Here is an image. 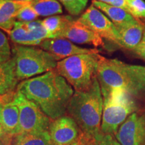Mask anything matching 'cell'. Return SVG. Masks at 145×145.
<instances>
[{
  "mask_svg": "<svg viewBox=\"0 0 145 145\" xmlns=\"http://www.w3.org/2000/svg\"><path fill=\"white\" fill-rule=\"evenodd\" d=\"M17 89L51 120L66 114L69 103L75 92L56 69L22 81L18 84Z\"/></svg>",
  "mask_w": 145,
  "mask_h": 145,
  "instance_id": "obj_1",
  "label": "cell"
},
{
  "mask_svg": "<svg viewBox=\"0 0 145 145\" xmlns=\"http://www.w3.org/2000/svg\"><path fill=\"white\" fill-rule=\"evenodd\" d=\"M104 99L97 76L88 89L75 91L67 107L72 118L86 137L97 138L101 134Z\"/></svg>",
  "mask_w": 145,
  "mask_h": 145,
  "instance_id": "obj_2",
  "label": "cell"
},
{
  "mask_svg": "<svg viewBox=\"0 0 145 145\" xmlns=\"http://www.w3.org/2000/svg\"><path fill=\"white\" fill-rule=\"evenodd\" d=\"M97 78L102 94L122 90L134 97L145 96V81L132 72L128 64L118 59H107L99 55Z\"/></svg>",
  "mask_w": 145,
  "mask_h": 145,
  "instance_id": "obj_3",
  "label": "cell"
},
{
  "mask_svg": "<svg viewBox=\"0 0 145 145\" xmlns=\"http://www.w3.org/2000/svg\"><path fill=\"white\" fill-rule=\"evenodd\" d=\"M99 52L81 54L58 61L56 71L75 91L88 89L97 76Z\"/></svg>",
  "mask_w": 145,
  "mask_h": 145,
  "instance_id": "obj_4",
  "label": "cell"
},
{
  "mask_svg": "<svg viewBox=\"0 0 145 145\" xmlns=\"http://www.w3.org/2000/svg\"><path fill=\"white\" fill-rule=\"evenodd\" d=\"M12 53L19 81L42 75L57 67L55 58L42 48L17 44L12 48Z\"/></svg>",
  "mask_w": 145,
  "mask_h": 145,
  "instance_id": "obj_5",
  "label": "cell"
},
{
  "mask_svg": "<svg viewBox=\"0 0 145 145\" xmlns=\"http://www.w3.org/2000/svg\"><path fill=\"white\" fill-rule=\"evenodd\" d=\"M104 99L101 132L115 135L130 115L138 110L135 97L122 90H113L102 94Z\"/></svg>",
  "mask_w": 145,
  "mask_h": 145,
  "instance_id": "obj_6",
  "label": "cell"
},
{
  "mask_svg": "<svg viewBox=\"0 0 145 145\" xmlns=\"http://www.w3.org/2000/svg\"><path fill=\"white\" fill-rule=\"evenodd\" d=\"M13 102L19 109L18 134L48 131L52 120L47 116L37 105L27 99L18 89L16 91Z\"/></svg>",
  "mask_w": 145,
  "mask_h": 145,
  "instance_id": "obj_7",
  "label": "cell"
},
{
  "mask_svg": "<svg viewBox=\"0 0 145 145\" xmlns=\"http://www.w3.org/2000/svg\"><path fill=\"white\" fill-rule=\"evenodd\" d=\"M48 133L53 145H81L87 137L75 121L68 115L52 120Z\"/></svg>",
  "mask_w": 145,
  "mask_h": 145,
  "instance_id": "obj_8",
  "label": "cell"
},
{
  "mask_svg": "<svg viewBox=\"0 0 145 145\" xmlns=\"http://www.w3.org/2000/svg\"><path fill=\"white\" fill-rule=\"evenodd\" d=\"M78 20L96 32L102 39L120 46V34L116 27L101 11L91 5L81 14Z\"/></svg>",
  "mask_w": 145,
  "mask_h": 145,
  "instance_id": "obj_9",
  "label": "cell"
},
{
  "mask_svg": "<svg viewBox=\"0 0 145 145\" xmlns=\"http://www.w3.org/2000/svg\"><path fill=\"white\" fill-rule=\"evenodd\" d=\"M114 136L121 145H145V109L130 115Z\"/></svg>",
  "mask_w": 145,
  "mask_h": 145,
  "instance_id": "obj_10",
  "label": "cell"
},
{
  "mask_svg": "<svg viewBox=\"0 0 145 145\" xmlns=\"http://www.w3.org/2000/svg\"><path fill=\"white\" fill-rule=\"evenodd\" d=\"M39 46L51 54L57 61L81 54L99 52L95 48H87L78 46L65 39H48L41 42Z\"/></svg>",
  "mask_w": 145,
  "mask_h": 145,
  "instance_id": "obj_11",
  "label": "cell"
},
{
  "mask_svg": "<svg viewBox=\"0 0 145 145\" xmlns=\"http://www.w3.org/2000/svg\"><path fill=\"white\" fill-rule=\"evenodd\" d=\"M59 39H65L79 44H91L95 47L104 45L103 39L79 20H72Z\"/></svg>",
  "mask_w": 145,
  "mask_h": 145,
  "instance_id": "obj_12",
  "label": "cell"
},
{
  "mask_svg": "<svg viewBox=\"0 0 145 145\" xmlns=\"http://www.w3.org/2000/svg\"><path fill=\"white\" fill-rule=\"evenodd\" d=\"M8 34L14 43L22 46H39L42 41L50 38V34L43 26L32 31H27L19 21L16 22L13 29L8 32Z\"/></svg>",
  "mask_w": 145,
  "mask_h": 145,
  "instance_id": "obj_13",
  "label": "cell"
},
{
  "mask_svg": "<svg viewBox=\"0 0 145 145\" xmlns=\"http://www.w3.org/2000/svg\"><path fill=\"white\" fill-rule=\"evenodd\" d=\"M120 34V46L134 50L140 42L144 30V22L138 19L136 23L117 28Z\"/></svg>",
  "mask_w": 145,
  "mask_h": 145,
  "instance_id": "obj_14",
  "label": "cell"
},
{
  "mask_svg": "<svg viewBox=\"0 0 145 145\" xmlns=\"http://www.w3.org/2000/svg\"><path fill=\"white\" fill-rule=\"evenodd\" d=\"M18 81L13 58L0 61V95L15 93Z\"/></svg>",
  "mask_w": 145,
  "mask_h": 145,
  "instance_id": "obj_15",
  "label": "cell"
},
{
  "mask_svg": "<svg viewBox=\"0 0 145 145\" xmlns=\"http://www.w3.org/2000/svg\"><path fill=\"white\" fill-rule=\"evenodd\" d=\"M92 5L104 13L105 15L113 22L116 28L128 26L138 21V19L132 16L127 11L106 3L93 0Z\"/></svg>",
  "mask_w": 145,
  "mask_h": 145,
  "instance_id": "obj_16",
  "label": "cell"
},
{
  "mask_svg": "<svg viewBox=\"0 0 145 145\" xmlns=\"http://www.w3.org/2000/svg\"><path fill=\"white\" fill-rule=\"evenodd\" d=\"M19 116V109L13 101L0 103V124L12 137L18 134Z\"/></svg>",
  "mask_w": 145,
  "mask_h": 145,
  "instance_id": "obj_17",
  "label": "cell"
},
{
  "mask_svg": "<svg viewBox=\"0 0 145 145\" xmlns=\"http://www.w3.org/2000/svg\"><path fill=\"white\" fill-rule=\"evenodd\" d=\"M28 3L14 0H0V28L8 32L12 30L18 14Z\"/></svg>",
  "mask_w": 145,
  "mask_h": 145,
  "instance_id": "obj_18",
  "label": "cell"
},
{
  "mask_svg": "<svg viewBox=\"0 0 145 145\" xmlns=\"http://www.w3.org/2000/svg\"><path fill=\"white\" fill-rule=\"evenodd\" d=\"M72 20V18L70 16L55 15L48 17L42 20V26L50 34V39H59Z\"/></svg>",
  "mask_w": 145,
  "mask_h": 145,
  "instance_id": "obj_19",
  "label": "cell"
},
{
  "mask_svg": "<svg viewBox=\"0 0 145 145\" xmlns=\"http://www.w3.org/2000/svg\"><path fill=\"white\" fill-rule=\"evenodd\" d=\"M10 145H53L48 131L18 134L12 138Z\"/></svg>",
  "mask_w": 145,
  "mask_h": 145,
  "instance_id": "obj_20",
  "label": "cell"
},
{
  "mask_svg": "<svg viewBox=\"0 0 145 145\" xmlns=\"http://www.w3.org/2000/svg\"><path fill=\"white\" fill-rule=\"evenodd\" d=\"M28 4L39 16H52L63 13V9L57 0H31Z\"/></svg>",
  "mask_w": 145,
  "mask_h": 145,
  "instance_id": "obj_21",
  "label": "cell"
},
{
  "mask_svg": "<svg viewBox=\"0 0 145 145\" xmlns=\"http://www.w3.org/2000/svg\"><path fill=\"white\" fill-rule=\"evenodd\" d=\"M61 3L69 14L72 16H79L86 8L89 0H57Z\"/></svg>",
  "mask_w": 145,
  "mask_h": 145,
  "instance_id": "obj_22",
  "label": "cell"
},
{
  "mask_svg": "<svg viewBox=\"0 0 145 145\" xmlns=\"http://www.w3.org/2000/svg\"><path fill=\"white\" fill-rule=\"evenodd\" d=\"M128 12L137 19H145V2L143 0H126Z\"/></svg>",
  "mask_w": 145,
  "mask_h": 145,
  "instance_id": "obj_23",
  "label": "cell"
},
{
  "mask_svg": "<svg viewBox=\"0 0 145 145\" xmlns=\"http://www.w3.org/2000/svg\"><path fill=\"white\" fill-rule=\"evenodd\" d=\"M12 57V50L8 38L0 30V61H7Z\"/></svg>",
  "mask_w": 145,
  "mask_h": 145,
  "instance_id": "obj_24",
  "label": "cell"
},
{
  "mask_svg": "<svg viewBox=\"0 0 145 145\" xmlns=\"http://www.w3.org/2000/svg\"><path fill=\"white\" fill-rule=\"evenodd\" d=\"M39 15L28 4L22 8L16 16V20L19 22H32L36 20Z\"/></svg>",
  "mask_w": 145,
  "mask_h": 145,
  "instance_id": "obj_25",
  "label": "cell"
},
{
  "mask_svg": "<svg viewBox=\"0 0 145 145\" xmlns=\"http://www.w3.org/2000/svg\"><path fill=\"white\" fill-rule=\"evenodd\" d=\"M95 140L97 141V145H121L116 138L115 136L104 135L102 132L97 138H95Z\"/></svg>",
  "mask_w": 145,
  "mask_h": 145,
  "instance_id": "obj_26",
  "label": "cell"
},
{
  "mask_svg": "<svg viewBox=\"0 0 145 145\" xmlns=\"http://www.w3.org/2000/svg\"><path fill=\"white\" fill-rule=\"evenodd\" d=\"M144 22V30L142 39L141 40L140 42L139 43V44L137 46V48L134 50H132V52L140 58V59L145 61V22Z\"/></svg>",
  "mask_w": 145,
  "mask_h": 145,
  "instance_id": "obj_27",
  "label": "cell"
},
{
  "mask_svg": "<svg viewBox=\"0 0 145 145\" xmlns=\"http://www.w3.org/2000/svg\"><path fill=\"white\" fill-rule=\"evenodd\" d=\"M128 67L132 72H135L136 75H137L143 81H145V66L128 64Z\"/></svg>",
  "mask_w": 145,
  "mask_h": 145,
  "instance_id": "obj_28",
  "label": "cell"
},
{
  "mask_svg": "<svg viewBox=\"0 0 145 145\" xmlns=\"http://www.w3.org/2000/svg\"><path fill=\"white\" fill-rule=\"evenodd\" d=\"M108 4L123 9V10L128 12V5H127L126 0H109Z\"/></svg>",
  "mask_w": 145,
  "mask_h": 145,
  "instance_id": "obj_29",
  "label": "cell"
},
{
  "mask_svg": "<svg viewBox=\"0 0 145 145\" xmlns=\"http://www.w3.org/2000/svg\"><path fill=\"white\" fill-rule=\"evenodd\" d=\"M12 138L11 136L6 133L4 129L3 128L2 126L0 124V139L3 141L5 145H10L12 142Z\"/></svg>",
  "mask_w": 145,
  "mask_h": 145,
  "instance_id": "obj_30",
  "label": "cell"
},
{
  "mask_svg": "<svg viewBox=\"0 0 145 145\" xmlns=\"http://www.w3.org/2000/svg\"><path fill=\"white\" fill-rule=\"evenodd\" d=\"M14 94H10L6 95H0V103H6L13 101Z\"/></svg>",
  "mask_w": 145,
  "mask_h": 145,
  "instance_id": "obj_31",
  "label": "cell"
},
{
  "mask_svg": "<svg viewBox=\"0 0 145 145\" xmlns=\"http://www.w3.org/2000/svg\"><path fill=\"white\" fill-rule=\"evenodd\" d=\"M81 145H97V143L95 138L87 137Z\"/></svg>",
  "mask_w": 145,
  "mask_h": 145,
  "instance_id": "obj_32",
  "label": "cell"
},
{
  "mask_svg": "<svg viewBox=\"0 0 145 145\" xmlns=\"http://www.w3.org/2000/svg\"><path fill=\"white\" fill-rule=\"evenodd\" d=\"M14 1H22V2H29L31 0H14Z\"/></svg>",
  "mask_w": 145,
  "mask_h": 145,
  "instance_id": "obj_33",
  "label": "cell"
},
{
  "mask_svg": "<svg viewBox=\"0 0 145 145\" xmlns=\"http://www.w3.org/2000/svg\"><path fill=\"white\" fill-rule=\"evenodd\" d=\"M97 1H101V2H104V3H108V4L109 3V0H97Z\"/></svg>",
  "mask_w": 145,
  "mask_h": 145,
  "instance_id": "obj_34",
  "label": "cell"
},
{
  "mask_svg": "<svg viewBox=\"0 0 145 145\" xmlns=\"http://www.w3.org/2000/svg\"><path fill=\"white\" fill-rule=\"evenodd\" d=\"M0 145H5L4 143H3V141L1 140V139H0Z\"/></svg>",
  "mask_w": 145,
  "mask_h": 145,
  "instance_id": "obj_35",
  "label": "cell"
}]
</instances>
